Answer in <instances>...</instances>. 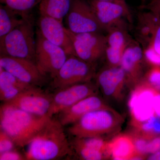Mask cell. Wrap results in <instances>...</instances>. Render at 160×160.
<instances>
[{"label": "cell", "instance_id": "6da1fadb", "mask_svg": "<svg viewBox=\"0 0 160 160\" xmlns=\"http://www.w3.org/2000/svg\"><path fill=\"white\" fill-rule=\"evenodd\" d=\"M73 153L64 126L58 119L51 118L28 145L24 156L26 160H52Z\"/></svg>", "mask_w": 160, "mask_h": 160}, {"label": "cell", "instance_id": "7a4b0ae2", "mask_svg": "<svg viewBox=\"0 0 160 160\" xmlns=\"http://www.w3.org/2000/svg\"><path fill=\"white\" fill-rule=\"evenodd\" d=\"M1 129L11 138L16 146L24 147L36 137L51 117L31 114L3 103L0 111Z\"/></svg>", "mask_w": 160, "mask_h": 160}, {"label": "cell", "instance_id": "3957f363", "mask_svg": "<svg viewBox=\"0 0 160 160\" xmlns=\"http://www.w3.org/2000/svg\"><path fill=\"white\" fill-rule=\"evenodd\" d=\"M124 122L123 117L109 106L88 112L68 129L74 138L102 137L115 132Z\"/></svg>", "mask_w": 160, "mask_h": 160}, {"label": "cell", "instance_id": "277c9868", "mask_svg": "<svg viewBox=\"0 0 160 160\" xmlns=\"http://www.w3.org/2000/svg\"><path fill=\"white\" fill-rule=\"evenodd\" d=\"M36 39L30 17L0 39V55L25 59L35 63Z\"/></svg>", "mask_w": 160, "mask_h": 160}, {"label": "cell", "instance_id": "5b68a950", "mask_svg": "<svg viewBox=\"0 0 160 160\" xmlns=\"http://www.w3.org/2000/svg\"><path fill=\"white\" fill-rule=\"evenodd\" d=\"M96 75V64L87 62L76 56H69L52 79V87L58 90L91 82Z\"/></svg>", "mask_w": 160, "mask_h": 160}, {"label": "cell", "instance_id": "8992f818", "mask_svg": "<svg viewBox=\"0 0 160 160\" xmlns=\"http://www.w3.org/2000/svg\"><path fill=\"white\" fill-rule=\"evenodd\" d=\"M68 57L62 48L50 42L37 32L35 63L43 74L52 79Z\"/></svg>", "mask_w": 160, "mask_h": 160}, {"label": "cell", "instance_id": "52a82bcc", "mask_svg": "<svg viewBox=\"0 0 160 160\" xmlns=\"http://www.w3.org/2000/svg\"><path fill=\"white\" fill-rule=\"evenodd\" d=\"M157 92L143 80L134 86L128 102L134 129L154 115V98Z\"/></svg>", "mask_w": 160, "mask_h": 160}, {"label": "cell", "instance_id": "ba28073f", "mask_svg": "<svg viewBox=\"0 0 160 160\" xmlns=\"http://www.w3.org/2000/svg\"><path fill=\"white\" fill-rule=\"evenodd\" d=\"M66 19L67 29L75 34L105 32L88 1L72 0Z\"/></svg>", "mask_w": 160, "mask_h": 160}, {"label": "cell", "instance_id": "9c48e42d", "mask_svg": "<svg viewBox=\"0 0 160 160\" xmlns=\"http://www.w3.org/2000/svg\"><path fill=\"white\" fill-rule=\"evenodd\" d=\"M72 42L76 56L91 64L105 56L107 39L101 32H86L75 34L66 28Z\"/></svg>", "mask_w": 160, "mask_h": 160}, {"label": "cell", "instance_id": "30bf717a", "mask_svg": "<svg viewBox=\"0 0 160 160\" xmlns=\"http://www.w3.org/2000/svg\"><path fill=\"white\" fill-rule=\"evenodd\" d=\"M97 85L91 82L76 84L59 89L52 95L48 115L52 118L85 98L97 94Z\"/></svg>", "mask_w": 160, "mask_h": 160}, {"label": "cell", "instance_id": "8fae6325", "mask_svg": "<svg viewBox=\"0 0 160 160\" xmlns=\"http://www.w3.org/2000/svg\"><path fill=\"white\" fill-rule=\"evenodd\" d=\"M88 1L100 25L106 32L110 28L124 25V18L130 20V11L126 1Z\"/></svg>", "mask_w": 160, "mask_h": 160}, {"label": "cell", "instance_id": "7c38bea8", "mask_svg": "<svg viewBox=\"0 0 160 160\" xmlns=\"http://www.w3.org/2000/svg\"><path fill=\"white\" fill-rule=\"evenodd\" d=\"M0 67L23 82L41 87L47 82L35 63L25 59L0 55Z\"/></svg>", "mask_w": 160, "mask_h": 160}, {"label": "cell", "instance_id": "4fadbf2b", "mask_svg": "<svg viewBox=\"0 0 160 160\" xmlns=\"http://www.w3.org/2000/svg\"><path fill=\"white\" fill-rule=\"evenodd\" d=\"M52 98V95L45 92L41 87H34L3 103L31 114L43 116L48 115Z\"/></svg>", "mask_w": 160, "mask_h": 160}, {"label": "cell", "instance_id": "5bb4252c", "mask_svg": "<svg viewBox=\"0 0 160 160\" xmlns=\"http://www.w3.org/2000/svg\"><path fill=\"white\" fill-rule=\"evenodd\" d=\"M38 31L46 40L62 48L68 55L76 56L72 42L62 22L46 16H40Z\"/></svg>", "mask_w": 160, "mask_h": 160}, {"label": "cell", "instance_id": "9a60e30c", "mask_svg": "<svg viewBox=\"0 0 160 160\" xmlns=\"http://www.w3.org/2000/svg\"><path fill=\"white\" fill-rule=\"evenodd\" d=\"M95 77L98 87L106 96L122 98L126 80L125 72L120 66H108L100 70Z\"/></svg>", "mask_w": 160, "mask_h": 160}, {"label": "cell", "instance_id": "2e32d148", "mask_svg": "<svg viewBox=\"0 0 160 160\" xmlns=\"http://www.w3.org/2000/svg\"><path fill=\"white\" fill-rule=\"evenodd\" d=\"M144 60V51L141 46L129 44L124 52L120 66L126 74V85L135 86L141 82Z\"/></svg>", "mask_w": 160, "mask_h": 160}, {"label": "cell", "instance_id": "e0dca14e", "mask_svg": "<svg viewBox=\"0 0 160 160\" xmlns=\"http://www.w3.org/2000/svg\"><path fill=\"white\" fill-rule=\"evenodd\" d=\"M109 107L97 94L90 96L60 112L59 121L63 126L72 125L90 112Z\"/></svg>", "mask_w": 160, "mask_h": 160}, {"label": "cell", "instance_id": "ac0fdd59", "mask_svg": "<svg viewBox=\"0 0 160 160\" xmlns=\"http://www.w3.org/2000/svg\"><path fill=\"white\" fill-rule=\"evenodd\" d=\"M124 25L115 26L107 32V46L105 56L109 66H120L124 52L128 46Z\"/></svg>", "mask_w": 160, "mask_h": 160}, {"label": "cell", "instance_id": "d6986e66", "mask_svg": "<svg viewBox=\"0 0 160 160\" xmlns=\"http://www.w3.org/2000/svg\"><path fill=\"white\" fill-rule=\"evenodd\" d=\"M34 87L38 86L22 82L0 67V99L3 103L11 101Z\"/></svg>", "mask_w": 160, "mask_h": 160}, {"label": "cell", "instance_id": "ffe728a7", "mask_svg": "<svg viewBox=\"0 0 160 160\" xmlns=\"http://www.w3.org/2000/svg\"><path fill=\"white\" fill-rule=\"evenodd\" d=\"M108 151L114 160H134L137 156L132 138L127 134L118 135L108 141Z\"/></svg>", "mask_w": 160, "mask_h": 160}, {"label": "cell", "instance_id": "44dd1931", "mask_svg": "<svg viewBox=\"0 0 160 160\" xmlns=\"http://www.w3.org/2000/svg\"><path fill=\"white\" fill-rule=\"evenodd\" d=\"M71 2L72 0H42L39 6L40 14L62 22L69 12Z\"/></svg>", "mask_w": 160, "mask_h": 160}, {"label": "cell", "instance_id": "7402d4cb", "mask_svg": "<svg viewBox=\"0 0 160 160\" xmlns=\"http://www.w3.org/2000/svg\"><path fill=\"white\" fill-rule=\"evenodd\" d=\"M19 16H20L18 14L9 7L2 4H1L0 5V39L4 37L5 36L14 29L16 27L22 24L24 22L25 19L26 18H19Z\"/></svg>", "mask_w": 160, "mask_h": 160}, {"label": "cell", "instance_id": "603a6c76", "mask_svg": "<svg viewBox=\"0 0 160 160\" xmlns=\"http://www.w3.org/2000/svg\"><path fill=\"white\" fill-rule=\"evenodd\" d=\"M42 0H0L3 5L9 7L22 18L29 17V13Z\"/></svg>", "mask_w": 160, "mask_h": 160}, {"label": "cell", "instance_id": "cb8c5ba5", "mask_svg": "<svg viewBox=\"0 0 160 160\" xmlns=\"http://www.w3.org/2000/svg\"><path fill=\"white\" fill-rule=\"evenodd\" d=\"M73 152L81 159L100 160L106 159V156L101 152L89 148L80 142L78 138H74L70 142Z\"/></svg>", "mask_w": 160, "mask_h": 160}, {"label": "cell", "instance_id": "d4e9b609", "mask_svg": "<svg viewBox=\"0 0 160 160\" xmlns=\"http://www.w3.org/2000/svg\"><path fill=\"white\" fill-rule=\"evenodd\" d=\"M155 90L160 92V67H152L148 71L143 80Z\"/></svg>", "mask_w": 160, "mask_h": 160}, {"label": "cell", "instance_id": "484cf974", "mask_svg": "<svg viewBox=\"0 0 160 160\" xmlns=\"http://www.w3.org/2000/svg\"><path fill=\"white\" fill-rule=\"evenodd\" d=\"M145 60L152 67H160V55L150 45L147 46L144 51Z\"/></svg>", "mask_w": 160, "mask_h": 160}, {"label": "cell", "instance_id": "4316f807", "mask_svg": "<svg viewBox=\"0 0 160 160\" xmlns=\"http://www.w3.org/2000/svg\"><path fill=\"white\" fill-rule=\"evenodd\" d=\"M15 144L6 132L0 131V153L12 150Z\"/></svg>", "mask_w": 160, "mask_h": 160}, {"label": "cell", "instance_id": "83f0119b", "mask_svg": "<svg viewBox=\"0 0 160 160\" xmlns=\"http://www.w3.org/2000/svg\"><path fill=\"white\" fill-rule=\"evenodd\" d=\"M150 45L160 55V21L156 27L153 32Z\"/></svg>", "mask_w": 160, "mask_h": 160}, {"label": "cell", "instance_id": "f1b7e54d", "mask_svg": "<svg viewBox=\"0 0 160 160\" xmlns=\"http://www.w3.org/2000/svg\"><path fill=\"white\" fill-rule=\"evenodd\" d=\"M160 151V136L149 140L147 146V154H150Z\"/></svg>", "mask_w": 160, "mask_h": 160}, {"label": "cell", "instance_id": "f546056e", "mask_svg": "<svg viewBox=\"0 0 160 160\" xmlns=\"http://www.w3.org/2000/svg\"><path fill=\"white\" fill-rule=\"evenodd\" d=\"M26 160L25 156H23L17 152L10 151L0 153V160Z\"/></svg>", "mask_w": 160, "mask_h": 160}, {"label": "cell", "instance_id": "4dcf8cb0", "mask_svg": "<svg viewBox=\"0 0 160 160\" xmlns=\"http://www.w3.org/2000/svg\"><path fill=\"white\" fill-rule=\"evenodd\" d=\"M143 8L158 15L160 17V0H151L149 4L143 6Z\"/></svg>", "mask_w": 160, "mask_h": 160}, {"label": "cell", "instance_id": "1f68e13d", "mask_svg": "<svg viewBox=\"0 0 160 160\" xmlns=\"http://www.w3.org/2000/svg\"><path fill=\"white\" fill-rule=\"evenodd\" d=\"M155 113L160 118V92H158L154 98Z\"/></svg>", "mask_w": 160, "mask_h": 160}, {"label": "cell", "instance_id": "d6a6232c", "mask_svg": "<svg viewBox=\"0 0 160 160\" xmlns=\"http://www.w3.org/2000/svg\"><path fill=\"white\" fill-rule=\"evenodd\" d=\"M97 1H124L126 2V0H94Z\"/></svg>", "mask_w": 160, "mask_h": 160}, {"label": "cell", "instance_id": "836d02e7", "mask_svg": "<svg viewBox=\"0 0 160 160\" xmlns=\"http://www.w3.org/2000/svg\"><path fill=\"white\" fill-rule=\"evenodd\" d=\"M142 1L143 2H145V1H146V0H142Z\"/></svg>", "mask_w": 160, "mask_h": 160}]
</instances>
